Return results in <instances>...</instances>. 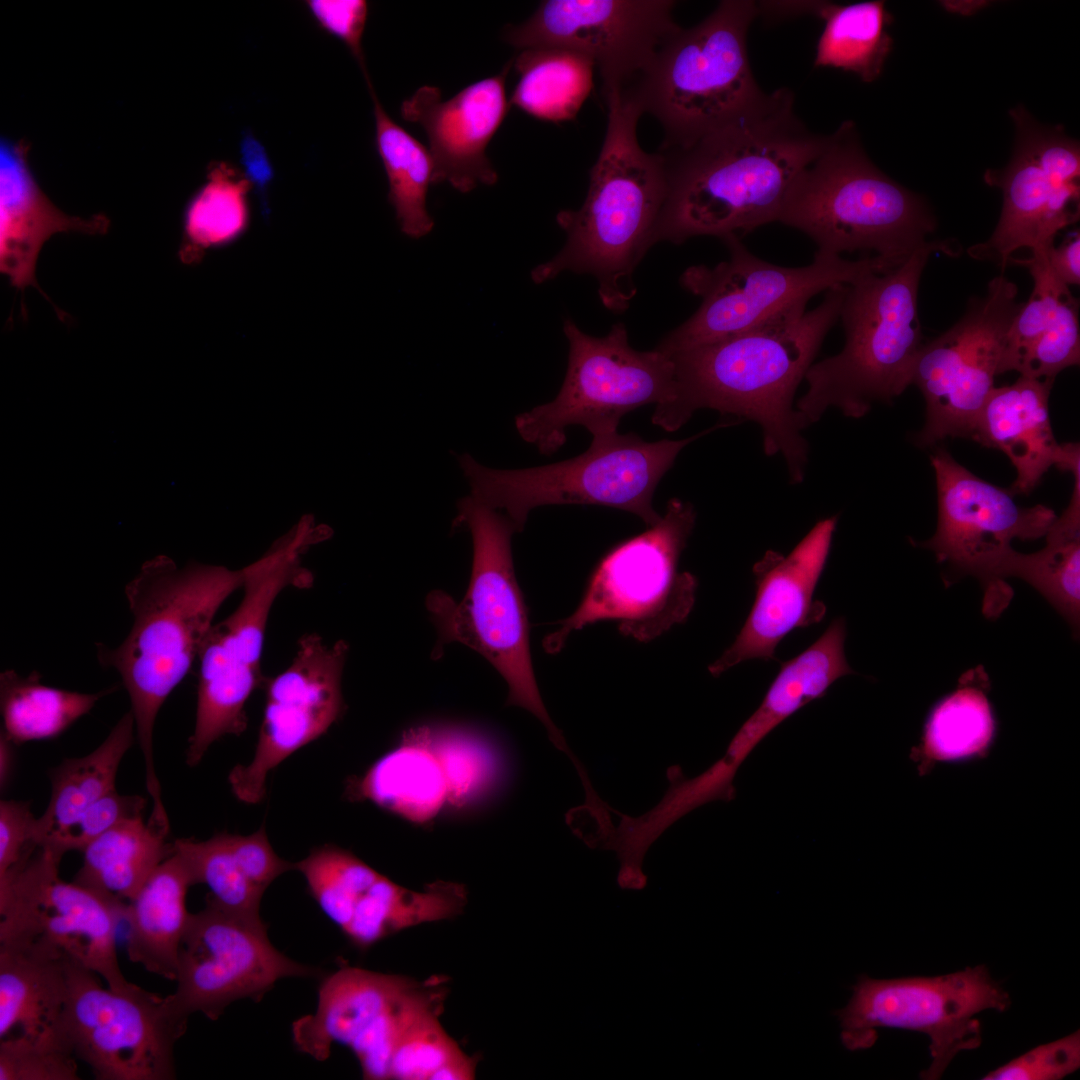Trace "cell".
Listing matches in <instances>:
<instances>
[{
    "instance_id": "obj_51",
    "label": "cell",
    "mask_w": 1080,
    "mask_h": 1080,
    "mask_svg": "<svg viewBox=\"0 0 1080 1080\" xmlns=\"http://www.w3.org/2000/svg\"><path fill=\"white\" fill-rule=\"evenodd\" d=\"M305 3L319 27L347 46L368 79L362 48L368 3L364 0H309Z\"/></svg>"
},
{
    "instance_id": "obj_16",
    "label": "cell",
    "mask_w": 1080,
    "mask_h": 1080,
    "mask_svg": "<svg viewBox=\"0 0 1080 1080\" xmlns=\"http://www.w3.org/2000/svg\"><path fill=\"white\" fill-rule=\"evenodd\" d=\"M1017 294L1015 283L1003 275L993 278L986 294L973 299L956 324L922 345L911 376L926 404L919 445L948 437L972 439L995 388L1007 332L1023 305Z\"/></svg>"
},
{
    "instance_id": "obj_47",
    "label": "cell",
    "mask_w": 1080,
    "mask_h": 1080,
    "mask_svg": "<svg viewBox=\"0 0 1080 1080\" xmlns=\"http://www.w3.org/2000/svg\"><path fill=\"white\" fill-rule=\"evenodd\" d=\"M1078 301L1072 295L1057 307L1052 320L1028 347L1015 371L1034 379H1052L1080 361Z\"/></svg>"
},
{
    "instance_id": "obj_44",
    "label": "cell",
    "mask_w": 1080,
    "mask_h": 1080,
    "mask_svg": "<svg viewBox=\"0 0 1080 1080\" xmlns=\"http://www.w3.org/2000/svg\"><path fill=\"white\" fill-rule=\"evenodd\" d=\"M1050 245L1037 246L1031 249L1030 258L1017 260L1028 268L1034 288L1009 327L999 374L1016 370L1025 351L1049 325L1057 307L1071 295L1069 287L1062 285L1051 272L1047 260Z\"/></svg>"
},
{
    "instance_id": "obj_45",
    "label": "cell",
    "mask_w": 1080,
    "mask_h": 1080,
    "mask_svg": "<svg viewBox=\"0 0 1080 1080\" xmlns=\"http://www.w3.org/2000/svg\"><path fill=\"white\" fill-rule=\"evenodd\" d=\"M442 1005L423 1012L406 1030L392 1057L390 1079L430 1080L438 1068L462 1052L440 1023Z\"/></svg>"
},
{
    "instance_id": "obj_25",
    "label": "cell",
    "mask_w": 1080,
    "mask_h": 1080,
    "mask_svg": "<svg viewBox=\"0 0 1080 1080\" xmlns=\"http://www.w3.org/2000/svg\"><path fill=\"white\" fill-rule=\"evenodd\" d=\"M24 141L0 142V271L22 292L37 287L35 270L40 249L58 232L103 234V215L83 219L60 211L35 180Z\"/></svg>"
},
{
    "instance_id": "obj_42",
    "label": "cell",
    "mask_w": 1080,
    "mask_h": 1080,
    "mask_svg": "<svg viewBox=\"0 0 1080 1080\" xmlns=\"http://www.w3.org/2000/svg\"><path fill=\"white\" fill-rule=\"evenodd\" d=\"M173 849L186 862L194 885H206L210 890L207 895L221 908L242 917L261 918L264 891L248 877L232 849L229 833L204 841L176 839Z\"/></svg>"
},
{
    "instance_id": "obj_20",
    "label": "cell",
    "mask_w": 1080,
    "mask_h": 1080,
    "mask_svg": "<svg viewBox=\"0 0 1080 1080\" xmlns=\"http://www.w3.org/2000/svg\"><path fill=\"white\" fill-rule=\"evenodd\" d=\"M670 0H547L503 36L520 50L562 48L590 57L603 91L625 88L679 26Z\"/></svg>"
},
{
    "instance_id": "obj_33",
    "label": "cell",
    "mask_w": 1080,
    "mask_h": 1080,
    "mask_svg": "<svg viewBox=\"0 0 1080 1080\" xmlns=\"http://www.w3.org/2000/svg\"><path fill=\"white\" fill-rule=\"evenodd\" d=\"M168 833L145 823L143 816L119 823L83 848V863L73 881L119 901H132L173 853Z\"/></svg>"
},
{
    "instance_id": "obj_26",
    "label": "cell",
    "mask_w": 1080,
    "mask_h": 1080,
    "mask_svg": "<svg viewBox=\"0 0 1080 1080\" xmlns=\"http://www.w3.org/2000/svg\"><path fill=\"white\" fill-rule=\"evenodd\" d=\"M1053 382L1020 376L1012 385L995 387L978 419L972 439L1002 451L1016 469L1012 494H1029L1063 458L1048 410Z\"/></svg>"
},
{
    "instance_id": "obj_27",
    "label": "cell",
    "mask_w": 1080,
    "mask_h": 1080,
    "mask_svg": "<svg viewBox=\"0 0 1080 1080\" xmlns=\"http://www.w3.org/2000/svg\"><path fill=\"white\" fill-rule=\"evenodd\" d=\"M416 984L402 975L340 968L322 981L315 1013L293 1022L295 1046L318 1061L329 1057L335 1043L350 1048Z\"/></svg>"
},
{
    "instance_id": "obj_52",
    "label": "cell",
    "mask_w": 1080,
    "mask_h": 1080,
    "mask_svg": "<svg viewBox=\"0 0 1080 1080\" xmlns=\"http://www.w3.org/2000/svg\"><path fill=\"white\" fill-rule=\"evenodd\" d=\"M229 840L250 880L264 892L277 877L295 869V863L275 853L264 826L246 836L229 833Z\"/></svg>"
},
{
    "instance_id": "obj_57",
    "label": "cell",
    "mask_w": 1080,
    "mask_h": 1080,
    "mask_svg": "<svg viewBox=\"0 0 1080 1080\" xmlns=\"http://www.w3.org/2000/svg\"><path fill=\"white\" fill-rule=\"evenodd\" d=\"M947 10L954 13L971 14L987 5L985 1H946L941 2Z\"/></svg>"
},
{
    "instance_id": "obj_40",
    "label": "cell",
    "mask_w": 1080,
    "mask_h": 1080,
    "mask_svg": "<svg viewBox=\"0 0 1080 1080\" xmlns=\"http://www.w3.org/2000/svg\"><path fill=\"white\" fill-rule=\"evenodd\" d=\"M40 679L37 671L24 677L8 669L0 675L2 731L15 744L57 737L115 690L81 693L47 686Z\"/></svg>"
},
{
    "instance_id": "obj_17",
    "label": "cell",
    "mask_w": 1080,
    "mask_h": 1080,
    "mask_svg": "<svg viewBox=\"0 0 1080 1080\" xmlns=\"http://www.w3.org/2000/svg\"><path fill=\"white\" fill-rule=\"evenodd\" d=\"M938 495L935 534L921 544L947 563L957 575H972L984 589L983 610L997 616L1012 592L1002 577L1003 566L1014 550L1012 540H1034L1046 535L1055 512L1041 504L1021 507L1010 490L977 477L948 451L931 456Z\"/></svg>"
},
{
    "instance_id": "obj_11",
    "label": "cell",
    "mask_w": 1080,
    "mask_h": 1080,
    "mask_svg": "<svg viewBox=\"0 0 1080 1080\" xmlns=\"http://www.w3.org/2000/svg\"><path fill=\"white\" fill-rule=\"evenodd\" d=\"M568 363L556 397L515 417L521 439L549 456L566 442L572 425L585 427L592 437L618 432L621 418L647 404L661 406L675 394L671 357L658 349L632 348L623 323L603 337L583 332L570 318L563 323Z\"/></svg>"
},
{
    "instance_id": "obj_36",
    "label": "cell",
    "mask_w": 1080,
    "mask_h": 1080,
    "mask_svg": "<svg viewBox=\"0 0 1080 1080\" xmlns=\"http://www.w3.org/2000/svg\"><path fill=\"white\" fill-rule=\"evenodd\" d=\"M814 15L824 21L815 67L852 72L868 83L880 77L893 48L887 31L893 19L884 1L846 5L819 1Z\"/></svg>"
},
{
    "instance_id": "obj_32",
    "label": "cell",
    "mask_w": 1080,
    "mask_h": 1080,
    "mask_svg": "<svg viewBox=\"0 0 1080 1080\" xmlns=\"http://www.w3.org/2000/svg\"><path fill=\"white\" fill-rule=\"evenodd\" d=\"M988 688V676L978 666L963 674L957 688L932 708L920 744L911 753L921 773L937 762L963 761L987 754L996 733Z\"/></svg>"
},
{
    "instance_id": "obj_1",
    "label": "cell",
    "mask_w": 1080,
    "mask_h": 1080,
    "mask_svg": "<svg viewBox=\"0 0 1080 1080\" xmlns=\"http://www.w3.org/2000/svg\"><path fill=\"white\" fill-rule=\"evenodd\" d=\"M794 104L793 92L779 88L691 145L659 150L668 193L655 243L740 239L778 221L790 186L826 138L807 128Z\"/></svg>"
},
{
    "instance_id": "obj_10",
    "label": "cell",
    "mask_w": 1080,
    "mask_h": 1080,
    "mask_svg": "<svg viewBox=\"0 0 1080 1080\" xmlns=\"http://www.w3.org/2000/svg\"><path fill=\"white\" fill-rule=\"evenodd\" d=\"M695 521L692 504L672 498L658 523L610 550L575 611L543 639L544 650L560 652L573 632L599 621H616L621 634L640 642L684 622L695 603L697 580L678 571V564Z\"/></svg>"
},
{
    "instance_id": "obj_34",
    "label": "cell",
    "mask_w": 1080,
    "mask_h": 1080,
    "mask_svg": "<svg viewBox=\"0 0 1080 1080\" xmlns=\"http://www.w3.org/2000/svg\"><path fill=\"white\" fill-rule=\"evenodd\" d=\"M466 904L467 889L461 883L440 880L414 891L381 874L342 932L356 948L366 950L405 929L454 918Z\"/></svg>"
},
{
    "instance_id": "obj_54",
    "label": "cell",
    "mask_w": 1080,
    "mask_h": 1080,
    "mask_svg": "<svg viewBox=\"0 0 1080 1080\" xmlns=\"http://www.w3.org/2000/svg\"><path fill=\"white\" fill-rule=\"evenodd\" d=\"M1047 260L1054 277L1064 286L1080 283V235L1066 238L1059 247L1050 245Z\"/></svg>"
},
{
    "instance_id": "obj_46",
    "label": "cell",
    "mask_w": 1080,
    "mask_h": 1080,
    "mask_svg": "<svg viewBox=\"0 0 1080 1080\" xmlns=\"http://www.w3.org/2000/svg\"><path fill=\"white\" fill-rule=\"evenodd\" d=\"M76 1056L55 1036H8L0 1041V1080H79Z\"/></svg>"
},
{
    "instance_id": "obj_7",
    "label": "cell",
    "mask_w": 1080,
    "mask_h": 1080,
    "mask_svg": "<svg viewBox=\"0 0 1080 1080\" xmlns=\"http://www.w3.org/2000/svg\"><path fill=\"white\" fill-rule=\"evenodd\" d=\"M457 511L454 527H466L472 538L470 581L460 602L442 591L427 596L426 606L438 632L432 657L440 658L451 642L478 652L506 681V704L538 718L554 746L578 766L581 761L549 716L536 682L528 613L513 565L515 526L506 515L470 494L457 502Z\"/></svg>"
},
{
    "instance_id": "obj_48",
    "label": "cell",
    "mask_w": 1080,
    "mask_h": 1080,
    "mask_svg": "<svg viewBox=\"0 0 1080 1080\" xmlns=\"http://www.w3.org/2000/svg\"><path fill=\"white\" fill-rule=\"evenodd\" d=\"M145 806L146 800L142 796L120 794L115 789L91 804L69 825L52 833L41 846L53 847L62 854L82 851L112 827L143 816Z\"/></svg>"
},
{
    "instance_id": "obj_28",
    "label": "cell",
    "mask_w": 1080,
    "mask_h": 1080,
    "mask_svg": "<svg viewBox=\"0 0 1080 1080\" xmlns=\"http://www.w3.org/2000/svg\"><path fill=\"white\" fill-rule=\"evenodd\" d=\"M192 885L186 862L173 849L126 905L130 961L150 973L176 979L179 950L190 917L186 894Z\"/></svg>"
},
{
    "instance_id": "obj_4",
    "label": "cell",
    "mask_w": 1080,
    "mask_h": 1080,
    "mask_svg": "<svg viewBox=\"0 0 1080 1080\" xmlns=\"http://www.w3.org/2000/svg\"><path fill=\"white\" fill-rule=\"evenodd\" d=\"M246 568L190 562L165 555L146 561L127 583L132 628L115 648L97 644L103 667L117 670L126 688L154 813L165 806L157 776L153 732L163 703L190 670L219 608L242 589Z\"/></svg>"
},
{
    "instance_id": "obj_35",
    "label": "cell",
    "mask_w": 1080,
    "mask_h": 1080,
    "mask_svg": "<svg viewBox=\"0 0 1080 1080\" xmlns=\"http://www.w3.org/2000/svg\"><path fill=\"white\" fill-rule=\"evenodd\" d=\"M595 67L590 57L569 49L521 50L514 59L519 79L510 104L539 120H572L593 89Z\"/></svg>"
},
{
    "instance_id": "obj_13",
    "label": "cell",
    "mask_w": 1080,
    "mask_h": 1080,
    "mask_svg": "<svg viewBox=\"0 0 1080 1080\" xmlns=\"http://www.w3.org/2000/svg\"><path fill=\"white\" fill-rule=\"evenodd\" d=\"M1010 996L985 965L933 977L873 979L861 975L847 1005L836 1011L843 1045L852 1051L874 1045L878 1028L926 1034L931 1064L920 1078H941L956 1055L978 1048L981 1024L975 1015L1004 1012Z\"/></svg>"
},
{
    "instance_id": "obj_8",
    "label": "cell",
    "mask_w": 1080,
    "mask_h": 1080,
    "mask_svg": "<svg viewBox=\"0 0 1080 1080\" xmlns=\"http://www.w3.org/2000/svg\"><path fill=\"white\" fill-rule=\"evenodd\" d=\"M757 3L724 0L694 27H679L627 87L663 128L660 151L683 148L734 120L765 94L752 73L747 33Z\"/></svg>"
},
{
    "instance_id": "obj_23",
    "label": "cell",
    "mask_w": 1080,
    "mask_h": 1080,
    "mask_svg": "<svg viewBox=\"0 0 1080 1080\" xmlns=\"http://www.w3.org/2000/svg\"><path fill=\"white\" fill-rule=\"evenodd\" d=\"M511 64L448 100H443L437 87L424 85L402 102L401 117L420 125L426 133L435 163V183L446 181L467 193L497 182L486 149L509 109L505 80Z\"/></svg>"
},
{
    "instance_id": "obj_50",
    "label": "cell",
    "mask_w": 1080,
    "mask_h": 1080,
    "mask_svg": "<svg viewBox=\"0 0 1080 1080\" xmlns=\"http://www.w3.org/2000/svg\"><path fill=\"white\" fill-rule=\"evenodd\" d=\"M40 847L37 818L30 802H0V881L28 860Z\"/></svg>"
},
{
    "instance_id": "obj_14",
    "label": "cell",
    "mask_w": 1080,
    "mask_h": 1080,
    "mask_svg": "<svg viewBox=\"0 0 1080 1080\" xmlns=\"http://www.w3.org/2000/svg\"><path fill=\"white\" fill-rule=\"evenodd\" d=\"M63 856L40 846L0 881V942L39 947L99 974L111 989L128 988L116 947L127 903L62 880Z\"/></svg>"
},
{
    "instance_id": "obj_43",
    "label": "cell",
    "mask_w": 1080,
    "mask_h": 1080,
    "mask_svg": "<svg viewBox=\"0 0 1080 1080\" xmlns=\"http://www.w3.org/2000/svg\"><path fill=\"white\" fill-rule=\"evenodd\" d=\"M295 869L304 876L322 912L341 931L350 923L362 897L381 876L351 852L334 845L311 851L295 863Z\"/></svg>"
},
{
    "instance_id": "obj_39",
    "label": "cell",
    "mask_w": 1080,
    "mask_h": 1080,
    "mask_svg": "<svg viewBox=\"0 0 1080 1080\" xmlns=\"http://www.w3.org/2000/svg\"><path fill=\"white\" fill-rule=\"evenodd\" d=\"M367 85L373 101L375 144L387 176L389 202L403 234L413 239L425 237L434 227L426 202L428 189L435 183L433 157L429 149L387 114L371 80Z\"/></svg>"
},
{
    "instance_id": "obj_19",
    "label": "cell",
    "mask_w": 1080,
    "mask_h": 1080,
    "mask_svg": "<svg viewBox=\"0 0 1080 1080\" xmlns=\"http://www.w3.org/2000/svg\"><path fill=\"white\" fill-rule=\"evenodd\" d=\"M318 975V969L272 945L262 918L230 913L207 895L205 907L190 913L179 950L177 986L166 999L182 1021L197 1012L217 1020L234 1001H260L280 979Z\"/></svg>"
},
{
    "instance_id": "obj_15",
    "label": "cell",
    "mask_w": 1080,
    "mask_h": 1080,
    "mask_svg": "<svg viewBox=\"0 0 1080 1080\" xmlns=\"http://www.w3.org/2000/svg\"><path fill=\"white\" fill-rule=\"evenodd\" d=\"M58 1036L97 1080H172L174 1047L187 1023L165 997L135 984L104 989L93 971L68 961Z\"/></svg>"
},
{
    "instance_id": "obj_30",
    "label": "cell",
    "mask_w": 1080,
    "mask_h": 1080,
    "mask_svg": "<svg viewBox=\"0 0 1080 1080\" xmlns=\"http://www.w3.org/2000/svg\"><path fill=\"white\" fill-rule=\"evenodd\" d=\"M430 739L427 728L406 733L397 748L363 776L350 780V799L370 800L411 821L435 816L447 797L449 781L442 760L429 746Z\"/></svg>"
},
{
    "instance_id": "obj_12",
    "label": "cell",
    "mask_w": 1080,
    "mask_h": 1080,
    "mask_svg": "<svg viewBox=\"0 0 1080 1080\" xmlns=\"http://www.w3.org/2000/svg\"><path fill=\"white\" fill-rule=\"evenodd\" d=\"M723 242L729 251L727 260L714 267L691 266L680 276L681 286L699 296L701 304L656 349L669 355L742 334L807 305L820 292L896 268L878 256L851 261L817 252L807 266L783 267L753 255L737 237Z\"/></svg>"
},
{
    "instance_id": "obj_53",
    "label": "cell",
    "mask_w": 1080,
    "mask_h": 1080,
    "mask_svg": "<svg viewBox=\"0 0 1080 1080\" xmlns=\"http://www.w3.org/2000/svg\"><path fill=\"white\" fill-rule=\"evenodd\" d=\"M242 172L255 188L265 213L268 212L267 194L274 178V169L270 156L262 142L251 131L242 133L239 142Z\"/></svg>"
},
{
    "instance_id": "obj_31",
    "label": "cell",
    "mask_w": 1080,
    "mask_h": 1080,
    "mask_svg": "<svg viewBox=\"0 0 1080 1080\" xmlns=\"http://www.w3.org/2000/svg\"><path fill=\"white\" fill-rule=\"evenodd\" d=\"M67 965L39 947L0 942V1040L15 1028L29 1036L59 1037Z\"/></svg>"
},
{
    "instance_id": "obj_37",
    "label": "cell",
    "mask_w": 1080,
    "mask_h": 1080,
    "mask_svg": "<svg viewBox=\"0 0 1080 1080\" xmlns=\"http://www.w3.org/2000/svg\"><path fill=\"white\" fill-rule=\"evenodd\" d=\"M135 721L125 713L91 753L63 760L50 773L51 794L37 818L40 846L54 832L73 822L86 808L115 790L119 766L135 739Z\"/></svg>"
},
{
    "instance_id": "obj_22",
    "label": "cell",
    "mask_w": 1080,
    "mask_h": 1080,
    "mask_svg": "<svg viewBox=\"0 0 1080 1080\" xmlns=\"http://www.w3.org/2000/svg\"><path fill=\"white\" fill-rule=\"evenodd\" d=\"M837 518L817 522L786 556L769 550L753 566L757 587L752 609L734 642L708 666L718 677L751 659H775L792 630L819 623L826 606L813 594L827 562Z\"/></svg>"
},
{
    "instance_id": "obj_49",
    "label": "cell",
    "mask_w": 1080,
    "mask_h": 1080,
    "mask_svg": "<svg viewBox=\"0 0 1080 1080\" xmlns=\"http://www.w3.org/2000/svg\"><path fill=\"white\" fill-rule=\"evenodd\" d=\"M1080 1067V1031L1041 1044L988 1072L983 1080H1060Z\"/></svg>"
},
{
    "instance_id": "obj_21",
    "label": "cell",
    "mask_w": 1080,
    "mask_h": 1080,
    "mask_svg": "<svg viewBox=\"0 0 1080 1080\" xmlns=\"http://www.w3.org/2000/svg\"><path fill=\"white\" fill-rule=\"evenodd\" d=\"M349 647L328 645L316 633L298 642L291 664L266 684V703L254 757L229 774L234 795L256 804L266 793L268 773L298 749L323 735L342 715V675Z\"/></svg>"
},
{
    "instance_id": "obj_55",
    "label": "cell",
    "mask_w": 1080,
    "mask_h": 1080,
    "mask_svg": "<svg viewBox=\"0 0 1080 1080\" xmlns=\"http://www.w3.org/2000/svg\"><path fill=\"white\" fill-rule=\"evenodd\" d=\"M477 1060L464 1051L438 1068L430 1080H471L475 1078Z\"/></svg>"
},
{
    "instance_id": "obj_29",
    "label": "cell",
    "mask_w": 1080,
    "mask_h": 1080,
    "mask_svg": "<svg viewBox=\"0 0 1080 1080\" xmlns=\"http://www.w3.org/2000/svg\"><path fill=\"white\" fill-rule=\"evenodd\" d=\"M845 621L834 620L805 651L782 664L762 703L743 723L727 751L744 762L780 723L823 697L840 677L854 673L844 653Z\"/></svg>"
},
{
    "instance_id": "obj_5",
    "label": "cell",
    "mask_w": 1080,
    "mask_h": 1080,
    "mask_svg": "<svg viewBox=\"0 0 1080 1080\" xmlns=\"http://www.w3.org/2000/svg\"><path fill=\"white\" fill-rule=\"evenodd\" d=\"M934 252L954 255L955 249L948 240L927 241L897 268L847 285L839 315L844 347L810 366L807 390L795 405L806 427L829 408L860 418L874 402L891 403L911 385L924 344L919 283Z\"/></svg>"
},
{
    "instance_id": "obj_9",
    "label": "cell",
    "mask_w": 1080,
    "mask_h": 1080,
    "mask_svg": "<svg viewBox=\"0 0 1080 1080\" xmlns=\"http://www.w3.org/2000/svg\"><path fill=\"white\" fill-rule=\"evenodd\" d=\"M708 430L681 440L647 442L635 433L592 437L582 454L552 464L497 469L457 456L470 495L505 515L517 532L530 512L548 505H599L628 511L649 527L661 519L652 499L680 451Z\"/></svg>"
},
{
    "instance_id": "obj_3",
    "label": "cell",
    "mask_w": 1080,
    "mask_h": 1080,
    "mask_svg": "<svg viewBox=\"0 0 1080 1080\" xmlns=\"http://www.w3.org/2000/svg\"><path fill=\"white\" fill-rule=\"evenodd\" d=\"M607 129L590 169L586 199L577 210H561L556 222L566 233L562 249L531 271L536 284L564 272L592 275L602 304L623 312L636 294L633 273L655 244L668 193L666 160L645 152L637 139L643 114L626 89L603 92Z\"/></svg>"
},
{
    "instance_id": "obj_2",
    "label": "cell",
    "mask_w": 1080,
    "mask_h": 1080,
    "mask_svg": "<svg viewBox=\"0 0 1080 1080\" xmlns=\"http://www.w3.org/2000/svg\"><path fill=\"white\" fill-rule=\"evenodd\" d=\"M846 290L828 289L810 311L799 305L742 334L669 354L675 394L656 406L652 423L673 432L703 408L752 420L765 453L780 454L791 482L800 483L808 446L794 395L839 319Z\"/></svg>"
},
{
    "instance_id": "obj_24",
    "label": "cell",
    "mask_w": 1080,
    "mask_h": 1080,
    "mask_svg": "<svg viewBox=\"0 0 1080 1080\" xmlns=\"http://www.w3.org/2000/svg\"><path fill=\"white\" fill-rule=\"evenodd\" d=\"M272 605L245 593L237 608L213 624L199 652L195 730L204 738L239 735L247 726L245 705L263 681L261 659Z\"/></svg>"
},
{
    "instance_id": "obj_18",
    "label": "cell",
    "mask_w": 1080,
    "mask_h": 1080,
    "mask_svg": "<svg viewBox=\"0 0 1080 1080\" xmlns=\"http://www.w3.org/2000/svg\"><path fill=\"white\" fill-rule=\"evenodd\" d=\"M1016 128L1012 158L984 180L1003 194L999 222L990 238L968 248L977 260L1005 270L1019 248L1054 242L1055 235L1079 218V142L1061 126L1038 122L1019 105L1009 111Z\"/></svg>"
},
{
    "instance_id": "obj_38",
    "label": "cell",
    "mask_w": 1080,
    "mask_h": 1080,
    "mask_svg": "<svg viewBox=\"0 0 1080 1080\" xmlns=\"http://www.w3.org/2000/svg\"><path fill=\"white\" fill-rule=\"evenodd\" d=\"M1043 549L1029 554L1015 550L1008 556L1002 577H1018L1033 586L1067 620L1073 633L1080 624V479L1068 507L1056 517Z\"/></svg>"
},
{
    "instance_id": "obj_56",
    "label": "cell",
    "mask_w": 1080,
    "mask_h": 1080,
    "mask_svg": "<svg viewBox=\"0 0 1080 1080\" xmlns=\"http://www.w3.org/2000/svg\"><path fill=\"white\" fill-rule=\"evenodd\" d=\"M14 745L4 731L0 735V788L5 789L11 779L15 764Z\"/></svg>"
},
{
    "instance_id": "obj_6",
    "label": "cell",
    "mask_w": 1080,
    "mask_h": 1080,
    "mask_svg": "<svg viewBox=\"0 0 1080 1080\" xmlns=\"http://www.w3.org/2000/svg\"><path fill=\"white\" fill-rule=\"evenodd\" d=\"M778 222L808 236L817 253L874 252L895 267L936 228L925 200L869 159L850 120L826 135L820 153L793 181Z\"/></svg>"
},
{
    "instance_id": "obj_41",
    "label": "cell",
    "mask_w": 1080,
    "mask_h": 1080,
    "mask_svg": "<svg viewBox=\"0 0 1080 1080\" xmlns=\"http://www.w3.org/2000/svg\"><path fill=\"white\" fill-rule=\"evenodd\" d=\"M252 186L242 170L218 161L209 165L204 184L184 212L180 258L197 261L205 251L235 241L248 227Z\"/></svg>"
}]
</instances>
